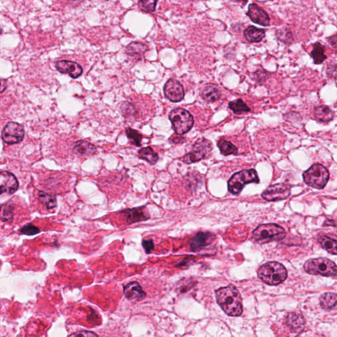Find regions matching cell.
Instances as JSON below:
<instances>
[{"instance_id": "39", "label": "cell", "mask_w": 337, "mask_h": 337, "mask_svg": "<svg viewBox=\"0 0 337 337\" xmlns=\"http://www.w3.org/2000/svg\"><path fill=\"white\" fill-rule=\"evenodd\" d=\"M142 244L147 254H150L154 248V241L152 239L144 240Z\"/></svg>"}, {"instance_id": "16", "label": "cell", "mask_w": 337, "mask_h": 337, "mask_svg": "<svg viewBox=\"0 0 337 337\" xmlns=\"http://www.w3.org/2000/svg\"><path fill=\"white\" fill-rule=\"evenodd\" d=\"M127 223L129 224L137 222H142L150 218L147 212L144 207H136V208L128 209L121 212Z\"/></svg>"}, {"instance_id": "1", "label": "cell", "mask_w": 337, "mask_h": 337, "mask_svg": "<svg viewBox=\"0 0 337 337\" xmlns=\"http://www.w3.org/2000/svg\"><path fill=\"white\" fill-rule=\"evenodd\" d=\"M217 301L222 310L230 316H239L242 313V300L235 286H227L216 292Z\"/></svg>"}, {"instance_id": "5", "label": "cell", "mask_w": 337, "mask_h": 337, "mask_svg": "<svg viewBox=\"0 0 337 337\" xmlns=\"http://www.w3.org/2000/svg\"><path fill=\"white\" fill-rule=\"evenodd\" d=\"M260 179L255 170H243L236 173L228 182L229 191L238 195L244 189V185L249 183H259Z\"/></svg>"}, {"instance_id": "29", "label": "cell", "mask_w": 337, "mask_h": 337, "mask_svg": "<svg viewBox=\"0 0 337 337\" xmlns=\"http://www.w3.org/2000/svg\"><path fill=\"white\" fill-rule=\"evenodd\" d=\"M38 196L39 201L48 209H53L57 206V199L54 196L43 191H39Z\"/></svg>"}, {"instance_id": "10", "label": "cell", "mask_w": 337, "mask_h": 337, "mask_svg": "<svg viewBox=\"0 0 337 337\" xmlns=\"http://www.w3.org/2000/svg\"><path fill=\"white\" fill-rule=\"evenodd\" d=\"M290 194V187L284 183L270 186L262 194V198L269 202H277L288 198Z\"/></svg>"}, {"instance_id": "20", "label": "cell", "mask_w": 337, "mask_h": 337, "mask_svg": "<svg viewBox=\"0 0 337 337\" xmlns=\"http://www.w3.org/2000/svg\"><path fill=\"white\" fill-rule=\"evenodd\" d=\"M244 36L249 43H260L265 37V30L254 26H249L245 30Z\"/></svg>"}, {"instance_id": "2", "label": "cell", "mask_w": 337, "mask_h": 337, "mask_svg": "<svg viewBox=\"0 0 337 337\" xmlns=\"http://www.w3.org/2000/svg\"><path fill=\"white\" fill-rule=\"evenodd\" d=\"M260 279L269 285H277L285 281L287 271L283 264L270 262L262 265L258 271Z\"/></svg>"}, {"instance_id": "25", "label": "cell", "mask_w": 337, "mask_h": 337, "mask_svg": "<svg viewBox=\"0 0 337 337\" xmlns=\"http://www.w3.org/2000/svg\"><path fill=\"white\" fill-rule=\"evenodd\" d=\"M140 159L148 162L151 165H154L158 161L159 156L151 147L142 148L139 152Z\"/></svg>"}, {"instance_id": "3", "label": "cell", "mask_w": 337, "mask_h": 337, "mask_svg": "<svg viewBox=\"0 0 337 337\" xmlns=\"http://www.w3.org/2000/svg\"><path fill=\"white\" fill-rule=\"evenodd\" d=\"M285 236V231L283 227L271 223L259 225L252 233L253 239L261 244L281 240Z\"/></svg>"}, {"instance_id": "24", "label": "cell", "mask_w": 337, "mask_h": 337, "mask_svg": "<svg viewBox=\"0 0 337 337\" xmlns=\"http://www.w3.org/2000/svg\"><path fill=\"white\" fill-rule=\"evenodd\" d=\"M203 99L207 102H214L220 99V91L213 85H207L202 92Z\"/></svg>"}, {"instance_id": "9", "label": "cell", "mask_w": 337, "mask_h": 337, "mask_svg": "<svg viewBox=\"0 0 337 337\" xmlns=\"http://www.w3.org/2000/svg\"><path fill=\"white\" fill-rule=\"evenodd\" d=\"M25 129L18 122L10 121L4 127L2 133V139L7 144L20 143L25 138Z\"/></svg>"}, {"instance_id": "4", "label": "cell", "mask_w": 337, "mask_h": 337, "mask_svg": "<svg viewBox=\"0 0 337 337\" xmlns=\"http://www.w3.org/2000/svg\"><path fill=\"white\" fill-rule=\"evenodd\" d=\"M304 271L308 274L337 277V266L327 258H315L304 264Z\"/></svg>"}, {"instance_id": "40", "label": "cell", "mask_w": 337, "mask_h": 337, "mask_svg": "<svg viewBox=\"0 0 337 337\" xmlns=\"http://www.w3.org/2000/svg\"><path fill=\"white\" fill-rule=\"evenodd\" d=\"M171 140L174 143H181V142L185 141V139L183 137H181V135H177L173 136L171 138Z\"/></svg>"}, {"instance_id": "27", "label": "cell", "mask_w": 337, "mask_h": 337, "mask_svg": "<svg viewBox=\"0 0 337 337\" xmlns=\"http://www.w3.org/2000/svg\"><path fill=\"white\" fill-rule=\"evenodd\" d=\"M319 301L324 309H330L337 305V294L335 293H325L321 295Z\"/></svg>"}, {"instance_id": "32", "label": "cell", "mask_w": 337, "mask_h": 337, "mask_svg": "<svg viewBox=\"0 0 337 337\" xmlns=\"http://www.w3.org/2000/svg\"><path fill=\"white\" fill-rule=\"evenodd\" d=\"M126 135L128 136L131 144H132L133 145L138 146V147L141 146L142 135L139 133V131L131 128H128L126 130Z\"/></svg>"}, {"instance_id": "26", "label": "cell", "mask_w": 337, "mask_h": 337, "mask_svg": "<svg viewBox=\"0 0 337 337\" xmlns=\"http://www.w3.org/2000/svg\"><path fill=\"white\" fill-rule=\"evenodd\" d=\"M311 56H312L316 64L322 63L327 59V56L325 54V48H324L323 46L318 43L315 44L314 47H313L312 51L311 52Z\"/></svg>"}, {"instance_id": "8", "label": "cell", "mask_w": 337, "mask_h": 337, "mask_svg": "<svg viewBox=\"0 0 337 337\" xmlns=\"http://www.w3.org/2000/svg\"><path fill=\"white\" fill-rule=\"evenodd\" d=\"M212 150L213 146L212 142L205 138H201L194 144L192 152L183 157V162L190 164L208 158L212 154Z\"/></svg>"}, {"instance_id": "33", "label": "cell", "mask_w": 337, "mask_h": 337, "mask_svg": "<svg viewBox=\"0 0 337 337\" xmlns=\"http://www.w3.org/2000/svg\"><path fill=\"white\" fill-rule=\"evenodd\" d=\"M276 36L278 40L283 43L291 44L294 41L292 32L287 28H281V29L278 30L276 32Z\"/></svg>"}, {"instance_id": "15", "label": "cell", "mask_w": 337, "mask_h": 337, "mask_svg": "<svg viewBox=\"0 0 337 337\" xmlns=\"http://www.w3.org/2000/svg\"><path fill=\"white\" fill-rule=\"evenodd\" d=\"M251 20L258 25L265 26L270 25V19L269 15L263 9L260 8L257 4H251L249 6L248 13Z\"/></svg>"}, {"instance_id": "37", "label": "cell", "mask_w": 337, "mask_h": 337, "mask_svg": "<svg viewBox=\"0 0 337 337\" xmlns=\"http://www.w3.org/2000/svg\"><path fill=\"white\" fill-rule=\"evenodd\" d=\"M69 337H98L97 334L95 332L91 331H86V330H82V331H78L71 334Z\"/></svg>"}, {"instance_id": "7", "label": "cell", "mask_w": 337, "mask_h": 337, "mask_svg": "<svg viewBox=\"0 0 337 337\" xmlns=\"http://www.w3.org/2000/svg\"><path fill=\"white\" fill-rule=\"evenodd\" d=\"M170 119L172 122L177 135L185 134L193 127V117L185 109L180 108L174 109L170 113Z\"/></svg>"}, {"instance_id": "22", "label": "cell", "mask_w": 337, "mask_h": 337, "mask_svg": "<svg viewBox=\"0 0 337 337\" xmlns=\"http://www.w3.org/2000/svg\"><path fill=\"white\" fill-rule=\"evenodd\" d=\"M286 323L292 331H298L303 327L304 319L301 315L296 313H290L286 317Z\"/></svg>"}, {"instance_id": "35", "label": "cell", "mask_w": 337, "mask_h": 337, "mask_svg": "<svg viewBox=\"0 0 337 337\" xmlns=\"http://www.w3.org/2000/svg\"><path fill=\"white\" fill-rule=\"evenodd\" d=\"M156 1H139V6L143 12L148 13L154 12L156 6Z\"/></svg>"}, {"instance_id": "28", "label": "cell", "mask_w": 337, "mask_h": 337, "mask_svg": "<svg viewBox=\"0 0 337 337\" xmlns=\"http://www.w3.org/2000/svg\"><path fill=\"white\" fill-rule=\"evenodd\" d=\"M218 146L221 151V153L224 155L236 154L238 152V148L231 142L226 140L221 139L218 142Z\"/></svg>"}, {"instance_id": "12", "label": "cell", "mask_w": 337, "mask_h": 337, "mask_svg": "<svg viewBox=\"0 0 337 337\" xmlns=\"http://www.w3.org/2000/svg\"><path fill=\"white\" fill-rule=\"evenodd\" d=\"M164 93L166 97L173 102H181L185 96L182 85L179 81L170 79L164 86Z\"/></svg>"}, {"instance_id": "21", "label": "cell", "mask_w": 337, "mask_h": 337, "mask_svg": "<svg viewBox=\"0 0 337 337\" xmlns=\"http://www.w3.org/2000/svg\"><path fill=\"white\" fill-rule=\"evenodd\" d=\"M314 116L318 121L329 122L334 119L333 111L329 107L319 106L314 109Z\"/></svg>"}, {"instance_id": "13", "label": "cell", "mask_w": 337, "mask_h": 337, "mask_svg": "<svg viewBox=\"0 0 337 337\" xmlns=\"http://www.w3.org/2000/svg\"><path fill=\"white\" fill-rule=\"evenodd\" d=\"M57 70L61 73L69 74L72 78L76 79L83 73L82 67L76 62L68 60H60L56 63Z\"/></svg>"}, {"instance_id": "11", "label": "cell", "mask_w": 337, "mask_h": 337, "mask_svg": "<svg viewBox=\"0 0 337 337\" xmlns=\"http://www.w3.org/2000/svg\"><path fill=\"white\" fill-rule=\"evenodd\" d=\"M19 183L16 177L7 171L0 173V192L1 194H12L18 189Z\"/></svg>"}, {"instance_id": "14", "label": "cell", "mask_w": 337, "mask_h": 337, "mask_svg": "<svg viewBox=\"0 0 337 337\" xmlns=\"http://www.w3.org/2000/svg\"><path fill=\"white\" fill-rule=\"evenodd\" d=\"M214 234L209 232H200L190 239V249L192 251H200L204 247L208 246L215 239Z\"/></svg>"}, {"instance_id": "18", "label": "cell", "mask_w": 337, "mask_h": 337, "mask_svg": "<svg viewBox=\"0 0 337 337\" xmlns=\"http://www.w3.org/2000/svg\"><path fill=\"white\" fill-rule=\"evenodd\" d=\"M148 50L147 46L141 43L134 41L127 47L125 52L131 60L139 61L144 58V54Z\"/></svg>"}, {"instance_id": "6", "label": "cell", "mask_w": 337, "mask_h": 337, "mask_svg": "<svg viewBox=\"0 0 337 337\" xmlns=\"http://www.w3.org/2000/svg\"><path fill=\"white\" fill-rule=\"evenodd\" d=\"M304 182L314 189H321L325 187L329 179V173L321 164H315L304 173Z\"/></svg>"}, {"instance_id": "34", "label": "cell", "mask_w": 337, "mask_h": 337, "mask_svg": "<svg viewBox=\"0 0 337 337\" xmlns=\"http://www.w3.org/2000/svg\"><path fill=\"white\" fill-rule=\"evenodd\" d=\"M14 207L10 205H2L1 207V220L2 222H8L13 220L14 216Z\"/></svg>"}, {"instance_id": "30", "label": "cell", "mask_w": 337, "mask_h": 337, "mask_svg": "<svg viewBox=\"0 0 337 337\" xmlns=\"http://www.w3.org/2000/svg\"><path fill=\"white\" fill-rule=\"evenodd\" d=\"M229 107L236 114L250 111V108L241 99H237L235 101L229 102Z\"/></svg>"}, {"instance_id": "23", "label": "cell", "mask_w": 337, "mask_h": 337, "mask_svg": "<svg viewBox=\"0 0 337 337\" xmlns=\"http://www.w3.org/2000/svg\"><path fill=\"white\" fill-rule=\"evenodd\" d=\"M317 240L321 246L328 252L337 255V240L332 239L329 236L325 235L319 236Z\"/></svg>"}, {"instance_id": "17", "label": "cell", "mask_w": 337, "mask_h": 337, "mask_svg": "<svg viewBox=\"0 0 337 337\" xmlns=\"http://www.w3.org/2000/svg\"><path fill=\"white\" fill-rule=\"evenodd\" d=\"M124 296L133 301H141L146 297V292L137 282H131L124 287Z\"/></svg>"}, {"instance_id": "36", "label": "cell", "mask_w": 337, "mask_h": 337, "mask_svg": "<svg viewBox=\"0 0 337 337\" xmlns=\"http://www.w3.org/2000/svg\"><path fill=\"white\" fill-rule=\"evenodd\" d=\"M20 232L23 235L31 236L38 234L40 231L38 227L29 223V224L26 225L25 226L22 227Z\"/></svg>"}, {"instance_id": "19", "label": "cell", "mask_w": 337, "mask_h": 337, "mask_svg": "<svg viewBox=\"0 0 337 337\" xmlns=\"http://www.w3.org/2000/svg\"><path fill=\"white\" fill-rule=\"evenodd\" d=\"M73 150L76 154L85 157L92 156L97 152V148L93 144L84 140L74 142Z\"/></svg>"}, {"instance_id": "38", "label": "cell", "mask_w": 337, "mask_h": 337, "mask_svg": "<svg viewBox=\"0 0 337 337\" xmlns=\"http://www.w3.org/2000/svg\"><path fill=\"white\" fill-rule=\"evenodd\" d=\"M327 74L329 78H334V79H336L337 65L336 64L329 65V66L327 67Z\"/></svg>"}, {"instance_id": "31", "label": "cell", "mask_w": 337, "mask_h": 337, "mask_svg": "<svg viewBox=\"0 0 337 337\" xmlns=\"http://www.w3.org/2000/svg\"><path fill=\"white\" fill-rule=\"evenodd\" d=\"M121 114L126 119H132L137 115V111L132 104L128 102H124L120 107Z\"/></svg>"}, {"instance_id": "41", "label": "cell", "mask_w": 337, "mask_h": 337, "mask_svg": "<svg viewBox=\"0 0 337 337\" xmlns=\"http://www.w3.org/2000/svg\"><path fill=\"white\" fill-rule=\"evenodd\" d=\"M327 40L332 47L337 48V34L330 36L329 38L327 39Z\"/></svg>"}, {"instance_id": "42", "label": "cell", "mask_w": 337, "mask_h": 337, "mask_svg": "<svg viewBox=\"0 0 337 337\" xmlns=\"http://www.w3.org/2000/svg\"><path fill=\"white\" fill-rule=\"evenodd\" d=\"M7 80L1 79V87H0L1 91H0V93H3L4 92L6 91V89H7Z\"/></svg>"}]
</instances>
